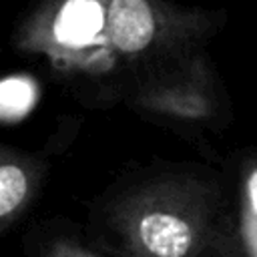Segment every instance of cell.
Listing matches in <instances>:
<instances>
[{
	"mask_svg": "<svg viewBox=\"0 0 257 257\" xmlns=\"http://www.w3.org/2000/svg\"><path fill=\"white\" fill-rule=\"evenodd\" d=\"M30 102V86L20 82V80H6L2 84V104H4V112L8 114L10 110L14 112H22L26 110Z\"/></svg>",
	"mask_w": 257,
	"mask_h": 257,
	"instance_id": "cell-5",
	"label": "cell"
},
{
	"mask_svg": "<svg viewBox=\"0 0 257 257\" xmlns=\"http://www.w3.org/2000/svg\"><path fill=\"white\" fill-rule=\"evenodd\" d=\"M102 26V10L94 0H68L56 18L58 40L78 44L94 36Z\"/></svg>",
	"mask_w": 257,
	"mask_h": 257,
	"instance_id": "cell-3",
	"label": "cell"
},
{
	"mask_svg": "<svg viewBox=\"0 0 257 257\" xmlns=\"http://www.w3.org/2000/svg\"><path fill=\"white\" fill-rule=\"evenodd\" d=\"M28 181L22 169L4 165L0 169V217H8L26 197Z\"/></svg>",
	"mask_w": 257,
	"mask_h": 257,
	"instance_id": "cell-4",
	"label": "cell"
},
{
	"mask_svg": "<svg viewBox=\"0 0 257 257\" xmlns=\"http://www.w3.org/2000/svg\"><path fill=\"white\" fill-rule=\"evenodd\" d=\"M251 201H253V207H255V211H257V173H255L253 179H251Z\"/></svg>",
	"mask_w": 257,
	"mask_h": 257,
	"instance_id": "cell-6",
	"label": "cell"
},
{
	"mask_svg": "<svg viewBox=\"0 0 257 257\" xmlns=\"http://www.w3.org/2000/svg\"><path fill=\"white\" fill-rule=\"evenodd\" d=\"M139 237L155 257H183L193 243L191 227L173 213H149L139 223Z\"/></svg>",
	"mask_w": 257,
	"mask_h": 257,
	"instance_id": "cell-2",
	"label": "cell"
},
{
	"mask_svg": "<svg viewBox=\"0 0 257 257\" xmlns=\"http://www.w3.org/2000/svg\"><path fill=\"white\" fill-rule=\"evenodd\" d=\"M155 34V20L145 0H112L108 8V36L124 52L143 50Z\"/></svg>",
	"mask_w": 257,
	"mask_h": 257,
	"instance_id": "cell-1",
	"label": "cell"
}]
</instances>
